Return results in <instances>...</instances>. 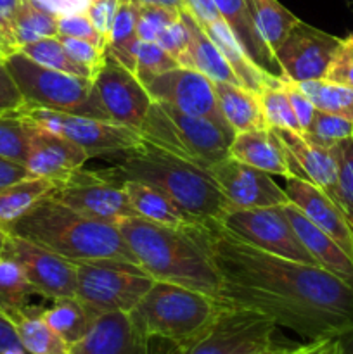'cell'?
<instances>
[{
	"mask_svg": "<svg viewBox=\"0 0 353 354\" xmlns=\"http://www.w3.org/2000/svg\"><path fill=\"white\" fill-rule=\"evenodd\" d=\"M185 230L210 258L225 306L265 315L308 341L338 337L353 325V287L327 270L262 251L217 220Z\"/></svg>",
	"mask_w": 353,
	"mask_h": 354,
	"instance_id": "obj_1",
	"label": "cell"
},
{
	"mask_svg": "<svg viewBox=\"0 0 353 354\" xmlns=\"http://www.w3.org/2000/svg\"><path fill=\"white\" fill-rule=\"evenodd\" d=\"M114 156L118 158L113 166L97 169L100 175L118 182L147 183L175 201L194 220H218L232 207L210 169L176 158L149 142L141 140Z\"/></svg>",
	"mask_w": 353,
	"mask_h": 354,
	"instance_id": "obj_2",
	"label": "cell"
},
{
	"mask_svg": "<svg viewBox=\"0 0 353 354\" xmlns=\"http://www.w3.org/2000/svg\"><path fill=\"white\" fill-rule=\"evenodd\" d=\"M7 232L73 263L90 259L137 263L116 225L83 216L48 197V194L19 220L9 225Z\"/></svg>",
	"mask_w": 353,
	"mask_h": 354,
	"instance_id": "obj_3",
	"label": "cell"
},
{
	"mask_svg": "<svg viewBox=\"0 0 353 354\" xmlns=\"http://www.w3.org/2000/svg\"><path fill=\"white\" fill-rule=\"evenodd\" d=\"M116 227L138 265L152 279L217 297V272L204 249L185 228L165 227L137 216L127 218Z\"/></svg>",
	"mask_w": 353,
	"mask_h": 354,
	"instance_id": "obj_4",
	"label": "cell"
},
{
	"mask_svg": "<svg viewBox=\"0 0 353 354\" xmlns=\"http://www.w3.org/2000/svg\"><path fill=\"white\" fill-rule=\"evenodd\" d=\"M224 308L210 294L156 280L130 311V318L147 341L158 339L180 348L206 330Z\"/></svg>",
	"mask_w": 353,
	"mask_h": 354,
	"instance_id": "obj_5",
	"label": "cell"
},
{
	"mask_svg": "<svg viewBox=\"0 0 353 354\" xmlns=\"http://www.w3.org/2000/svg\"><path fill=\"white\" fill-rule=\"evenodd\" d=\"M138 133L142 140L206 169L227 158L235 135L208 118L192 116L156 100H152Z\"/></svg>",
	"mask_w": 353,
	"mask_h": 354,
	"instance_id": "obj_6",
	"label": "cell"
},
{
	"mask_svg": "<svg viewBox=\"0 0 353 354\" xmlns=\"http://www.w3.org/2000/svg\"><path fill=\"white\" fill-rule=\"evenodd\" d=\"M3 62L28 106L111 121L92 80L45 68L21 52L6 55Z\"/></svg>",
	"mask_w": 353,
	"mask_h": 354,
	"instance_id": "obj_7",
	"label": "cell"
},
{
	"mask_svg": "<svg viewBox=\"0 0 353 354\" xmlns=\"http://www.w3.org/2000/svg\"><path fill=\"white\" fill-rule=\"evenodd\" d=\"M76 265V299L93 318L130 313L156 282L138 263L90 259Z\"/></svg>",
	"mask_w": 353,
	"mask_h": 354,
	"instance_id": "obj_8",
	"label": "cell"
},
{
	"mask_svg": "<svg viewBox=\"0 0 353 354\" xmlns=\"http://www.w3.org/2000/svg\"><path fill=\"white\" fill-rule=\"evenodd\" d=\"M277 325L265 315L225 306L213 324L173 354H249L275 346Z\"/></svg>",
	"mask_w": 353,
	"mask_h": 354,
	"instance_id": "obj_9",
	"label": "cell"
},
{
	"mask_svg": "<svg viewBox=\"0 0 353 354\" xmlns=\"http://www.w3.org/2000/svg\"><path fill=\"white\" fill-rule=\"evenodd\" d=\"M19 114L30 123L45 128L55 135H61L73 144L80 145L89 152L90 158L104 154H120L142 140L137 130L118 124L114 121L59 113V111L28 106V104L21 107Z\"/></svg>",
	"mask_w": 353,
	"mask_h": 354,
	"instance_id": "obj_10",
	"label": "cell"
},
{
	"mask_svg": "<svg viewBox=\"0 0 353 354\" xmlns=\"http://www.w3.org/2000/svg\"><path fill=\"white\" fill-rule=\"evenodd\" d=\"M48 197L92 220L118 225L137 216L123 189V182L100 175L97 169H76L54 182Z\"/></svg>",
	"mask_w": 353,
	"mask_h": 354,
	"instance_id": "obj_11",
	"label": "cell"
},
{
	"mask_svg": "<svg viewBox=\"0 0 353 354\" xmlns=\"http://www.w3.org/2000/svg\"><path fill=\"white\" fill-rule=\"evenodd\" d=\"M217 221L235 237L262 251L293 261L317 265L298 239L282 206L249 207V209L230 207Z\"/></svg>",
	"mask_w": 353,
	"mask_h": 354,
	"instance_id": "obj_12",
	"label": "cell"
},
{
	"mask_svg": "<svg viewBox=\"0 0 353 354\" xmlns=\"http://www.w3.org/2000/svg\"><path fill=\"white\" fill-rule=\"evenodd\" d=\"M2 256L14 259L23 268L35 294L45 299L76 297V265L62 256L9 234Z\"/></svg>",
	"mask_w": 353,
	"mask_h": 354,
	"instance_id": "obj_13",
	"label": "cell"
},
{
	"mask_svg": "<svg viewBox=\"0 0 353 354\" xmlns=\"http://www.w3.org/2000/svg\"><path fill=\"white\" fill-rule=\"evenodd\" d=\"M339 44V37L298 21L273 52L279 75L296 83L322 80Z\"/></svg>",
	"mask_w": 353,
	"mask_h": 354,
	"instance_id": "obj_14",
	"label": "cell"
},
{
	"mask_svg": "<svg viewBox=\"0 0 353 354\" xmlns=\"http://www.w3.org/2000/svg\"><path fill=\"white\" fill-rule=\"evenodd\" d=\"M144 86L156 102L170 104L192 116L208 118L230 130L218 107L213 82L197 69L179 66L161 75H156Z\"/></svg>",
	"mask_w": 353,
	"mask_h": 354,
	"instance_id": "obj_15",
	"label": "cell"
},
{
	"mask_svg": "<svg viewBox=\"0 0 353 354\" xmlns=\"http://www.w3.org/2000/svg\"><path fill=\"white\" fill-rule=\"evenodd\" d=\"M92 82L109 120L138 131L152 99L137 75L106 54Z\"/></svg>",
	"mask_w": 353,
	"mask_h": 354,
	"instance_id": "obj_16",
	"label": "cell"
},
{
	"mask_svg": "<svg viewBox=\"0 0 353 354\" xmlns=\"http://www.w3.org/2000/svg\"><path fill=\"white\" fill-rule=\"evenodd\" d=\"M211 176L232 207H270L289 203L286 190L272 175L237 159L224 158L210 168Z\"/></svg>",
	"mask_w": 353,
	"mask_h": 354,
	"instance_id": "obj_17",
	"label": "cell"
},
{
	"mask_svg": "<svg viewBox=\"0 0 353 354\" xmlns=\"http://www.w3.org/2000/svg\"><path fill=\"white\" fill-rule=\"evenodd\" d=\"M26 123L28 154L24 166L31 176L57 182L68 176L69 173L83 168V165L90 159L85 149L73 144L68 138L52 133L30 121Z\"/></svg>",
	"mask_w": 353,
	"mask_h": 354,
	"instance_id": "obj_18",
	"label": "cell"
},
{
	"mask_svg": "<svg viewBox=\"0 0 353 354\" xmlns=\"http://www.w3.org/2000/svg\"><path fill=\"white\" fill-rule=\"evenodd\" d=\"M286 190L289 203H293L315 227L334 239L339 248L353 259V225L345 211L311 182L298 176L286 178Z\"/></svg>",
	"mask_w": 353,
	"mask_h": 354,
	"instance_id": "obj_19",
	"label": "cell"
},
{
	"mask_svg": "<svg viewBox=\"0 0 353 354\" xmlns=\"http://www.w3.org/2000/svg\"><path fill=\"white\" fill-rule=\"evenodd\" d=\"M272 130L275 131L286 151L293 175L317 185L336 203L338 165L332 149L315 144L303 131L275 130V128Z\"/></svg>",
	"mask_w": 353,
	"mask_h": 354,
	"instance_id": "obj_20",
	"label": "cell"
},
{
	"mask_svg": "<svg viewBox=\"0 0 353 354\" xmlns=\"http://www.w3.org/2000/svg\"><path fill=\"white\" fill-rule=\"evenodd\" d=\"M69 354H152L151 341L132 324L130 313H106L93 318L82 341Z\"/></svg>",
	"mask_w": 353,
	"mask_h": 354,
	"instance_id": "obj_21",
	"label": "cell"
},
{
	"mask_svg": "<svg viewBox=\"0 0 353 354\" xmlns=\"http://www.w3.org/2000/svg\"><path fill=\"white\" fill-rule=\"evenodd\" d=\"M282 209L289 223L293 225L298 239L310 252L317 266L327 270L329 273L353 287V259L339 248L338 242L320 228L315 227L293 203L282 204Z\"/></svg>",
	"mask_w": 353,
	"mask_h": 354,
	"instance_id": "obj_22",
	"label": "cell"
},
{
	"mask_svg": "<svg viewBox=\"0 0 353 354\" xmlns=\"http://www.w3.org/2000/svg\"><path fill=\"white\" fill-rule=\"evenodd\" d=\"M228 156L270 175L286 178L294 176L286 151L272 128L235 133L228 147Z\"/></svg>",
	"mask_w": 353,
	"mask_h": 354,
	"instance_id": "obj_23",
	"label": "cell"
},
{
	"mask_svg": "<svg viewBox=\"0 0 353 354\" xmlns=\"http://www.w3.org/2000/svg\"><path fill=\"white\" fill-rule=\"evenodd\" d=\"M215 6L220 12L221 19L230 28L234 37L244 48L246 55L263 71L277 75V73H273L275 68L279 69L275 55L260 35V30L255 24L251 12H249L246 0H215Z\"/></svg>",
	"mask_w": 353,
	"mask_h": 354,
	"instance_id": "obj_24",
	"label": "cell"
},
{
	"mask_svg": "<svg viewBox=\"0 0 353 354\" xmlns=\"http://www.w3.org/2000/svg\"><path fill=\"white\" fill-rule=\"evenodd\" d=\"M180 17H182L183 24L187 28V33H189V48H187L185 68L197 69L199 73L206 75L211 82L242 85L241 80L234 73V69L227 62V59L220 52V48L208 37L206 31L194 19L192 14L182 9L180 10Z\"/></svg>",
	"mask_w": 353,
	"mask_h": 354,
	"instance_id": "obj_25",
	"label": "cell"
},
{
	"mask_svg": "<svg viewBox=\"0 0 353 354\" xmlns=\"http://www.w3.org/2000/svg\"><path fill=\"white\" fill-rule=\"evenodd\" d=\"M123 189L137 218L172 228H187L197 221L166 194L147 183L125 180Z\"/></svg>",
	"mask_w": 353,
	"mask_h": 354,
	"instance_id": "obj_26",
	"label": "cell"
},
{
	"mask_svg": "<svg viewBox=\"0 0 353 354\" xmlns=\"http://www.w3.org/2000/svg\"><path fill=\"white\" fill-rule=\"evenodd\" d=\"M213 85L221 116L234 133L269 128L255 90L224 82H213Z\"/></svg>",
	"mask_w": 353,
	"mask_h": 354,
	"instance_id": "obj_27",
	"label": "cell"
},
{
	"mask_svg": "<svg viewBox=\"0 0 353 354\" xmlns=\"http://www.w3.org/2000/svg\"><path fill=\"white\" fill-rule=\"evenodd\" d=\"M16 327L23 348L30 354H69L71 346L44 320L42 308L24 306L7 315Z\"/></svg>",
	"mask_w": 353,
	"mask_h": 354,
	"instance_id": "obj_28",
	"label": "cell"
},
{
	"mask_svg": "<svg viewBox=\"0 0 353 354\" xmlns=\"http://www.w3.org/2000/svg\"><path fill=\"white\" fill-rule=\"evenodd\" d=\"M137 44V6L130 0H120L113 26L107 35L106 54L135 73Z\"/></svg>",
	"mask_w": 353,
	"mask_h": 354,
	"instance_id": "obj_29",
	"label": "cell"
},
{
	"mask_svg": "<svg viewBox=\"0 0 353 354\" xmlns=\"http://www.w3.org/2000/svg\"><path fill=\"white\" fill-rule=\"evenodd\" d=\"M54 182L38 176H28L0 190V227L9 225L26 214L38 201L51 192Z\"/></svg>",
	"mask_w": 353,
	"mask_h": 354,
	"instance_id": "obj_30",
	"label": "cell"
},
{
	"mask_svg": "<svg viewBox=\"0 0 353 354\" xmlns=\"http://www.w3.org/2000/svg\"><path fill=\"white\" fill-rule=\"evenodd\" d=\"M42 317L69 346L82 341L93 322L92 315L76 297L52 301L51 308H42Z\"/></svg>",
	"mask_w": 353,
	"mask_h": 354,
	"instance_id": "obj_31",
	"label": "cell"
},
{
	"mask_svg": "<svg viewBox=\"0 0 353 354\" xmlns=\"http://www.w3.org/2000/svg\"><path fill=\"white\" fill-rule=\"evenodd\" d=\"M246 3L255 24L258 26L260 35L266 41L270 50L275 52V48L286 40L289 31L300 19L279 0H246Z\"/></svg>",
	"mask_w": 353,
	"mask_h": 354,
	"instance_id": "obj_32",
	"label": "cell"
},
{
	"mask_svg": "<svg viewBox=\"0 0 353 354\" xmlns=\"http://www.w3.org/2000/svg\"><path fill=\"white\" fill-rule=\"evenodd\" d=\"M301 92L311 100L317 109L336 114L353 123V88L345 85H336L325 80L298 83Z\"/></svg>",
	"mask_w": 353,
	"mask_h": 354,
	"instance_id": "obj_33",
	"label": "cell"
},
{
	"mask_svg": "<svg viewBox=\"0 0 353 354\" xmlns=\"http://www.w3.org/2000/svg\"><path fill=\"white\" fill-rule=\"evenodd\" d=\"M17 52H21V54H24L26 57H30L31 61L45 66V68L68 73V75L82 76V78H93V73L90 71L89 68L78 64L75 59L69 57V54L66 52L64 45L61 44L59 37L44 38V40L23 45Z\"/></svg>",
	"mask_w": 353,
	"mask_h": 354,
	"instance_id": "obj_34",
	"label": "cell"
},
{
	"mask_svg": "<svg viewBox=\"0 0 353 354\" xmlns=\"http://www.w3.org/2000/svg\"><path fill=\"white\" fill-rule=\"evenodd\" d=\"M33 294L23 268L14 259L0 254V311L10 315L23 310Z\"/></svg>",
	"mask_w": 353,
	"mask_h": 354,
	"instance_id": "obj_35",
	"label": "cell"
},
{
	"mask_svg": "<svg viewBox=\"0 0 353 354\" xmlns=\"http://www.w3.org/2000/svg\"><path fill=\"white\" fill-rule=\"evenodd\" d=\"M52 37H59L57 17L44 12V10L37 9V7L23 0V6H21L19 12H17L12 26V38L14 45H16V52L23 45Z\"/></svg>",
	"mask_w": 353,
	"mask_h": 354,
	"instance_id": "obj_36",
	"label": "cell"
},
{
	"mask_svg": "<svg viewBox=\"0 0 353 354\" xmlns=\"http://www.w3.org/2000/svg\"><path fill=\"white\" fill-rule=\"evenodd\" d=\"M256 93H258L263 118H265L269 128L301 131L296 114H294L293 106H291L289 97H287L286 90H284L282 76H279L275 83L262 86L260 92Z\"/></svg>",
	"mask_w": 353,
	"mask_h": 354,
	"instance_id": "obj_37",
	"label": "cell"
},
{
	"mask_svg": "<svg viewBox=\"0 0 353 354\" xmlns=\"http://www.w3.org/2000/svg\"><path fill=\"white\" fill-rule=\"evenodd\" d=\"M303 133L310 140H314L315 144L331 149L338 142L353 137V123L345 120V118L325 113V111H320L315 107V113L311 116L310 124L305 128Z\"/></svg>",
	"mask_w": 353,
	"mask_h": 354,
	"instance_id": "obj_38",
	"label": "cell"
},
{
	"mask_svg": "<svg viewBox=\"0 0 353 354\" xmlns=\"http://www.w3.org/2000/svg\"><path fill=\"white\" fill-rule=\"evenodd\" d=\"M331 149L338 165L336 203L353 225V137L338 142Z\"/></svg>",
	"mask_w": 353,
	"mask_h": 354,
	"instance_id": "obj_39",
	"label": "cell"
},
{
	"mask_svg": "<svg viewBox=\"0 0 353 354\" xmlns=\"http://www.w3.org/2000/svg\"><path fill=\"white\" fill-rule=\"evenodd\" d=\"M28 154V123L19 113L0 116V158L24 165Z\"/></svg>",
	"mask_w": 353,
	"mask_h": 354,
	"instance_id": "obj_40",
	"label": "cell"
},
{
	"mask_svg": "<svg viewBox=\"0 0 353 354\" xmlns=\"http://www.w3.org/2000/svg\"><path fill=\"white\" fill-rule=\"evenodd\" d=\"M179 66L176 59H173L156 41L138 40L137 50H135V75L141 80L142 85H145L156 75H161Z\"/></svg>",
	"mask_w": 353,
	"mask_h": 354,
	"instance_id": "obj_41",
	"label": "cell"
},
{
	"mask_svg": "<svg viewBox=\"0 0 353 354\" xmlns=\"http://www.w3.org/2000/svg\"><path fill=\"white\" fill-rule=\"evenodd\" d=\"M180 19V10L163 6H137V38L156 41L165 28Z\"/></svg>",
	"mask_w": 353,
	"mask_h": 354,
	"instance_id": "obj_42",
	"label": "cell"
},
{
	"mask_svg": "<svg viewBox=\"0 0 353 354\" xmlns=\"http://www.w3.org/2000/svg\"><path fill=\"white\" fill-rule=\"evenodd\" d=\"M59 37L78 38V40H87L90 44H96L99 47L106 48L107 40L96 30L92 21L89 19L87 12L71 14V16L59 17L57 19Z\"/></svg>",
	"mask_w": 353,
	"mask_h": 354,
	"instance_id": "obj_43",
	"label": "cell"
},
{
	"mask_svg": "<svg viewBox=\"0 0 353 354\" xmlns=\"http://www.w3.org/2000/svg\"><path fill=\"white\" fill-rule=\"evenodd\" d=\"M322 80L353 88V45L346 38H341Z\"/></svg>",
	"mask_w": 353,
	"mask_h": 354,
	"instance_id": "obj_44",
	"label": "cell"
},
{
	"mask_svg": "<svg viewBox=\"0 0 353 354\" xmlns=\"http://www.w3.org/2000/svg\"><path fill=\"white\" fill-rule=\"evenodd\" d=\"M59 40L64 45L69 57L75 59L78 64L89 68L93 73V76H96V73L99 71V68L106 61V48L99 47V45L69 37H59Z\"/></svg>",
	"mask_w": 353,
	"mask_h": 354,
	"instance_id": "obj_45",
	"label": "cell"
},
{
	"mask_svg": "<svg viewBox=\"0 0 353 354\" xmlns=\"http://www.w3.org/2000/svg\"><path fill=\"white\" fill-rule=\"evenodd\" d=\"M156 44L161 48H165L173 59H176L182 68H185L187 64V48H189V33H187V28L183 24L182 17L175 23L170 24L168 28L163 30V33L159 35Z\"/></svg>",
	"mask_w": 353,
	"mask_h": 354,
	"instance_id": "obj_46",
	"label": "cell"
},
{
	"mask_svg": "<svg viewBox=\"0 0 353 354\" xmlns=\"http://www.w3.org/2000/svg\"><path fill=\"white\" fill-rule=\"evenodd\" d=\"M24 106V97L7 69L3 59H0V116L19 113Z\"/></svg>",
	"mask_w": 353,
	"mask_h": 354,
	"instance_id": "obj_47",
	"label": "cell"
},
{
	"mask_svg": "<svg viewBox=\"0 0 353 354\" xmlns=\"http://www.w3.org/2000/svg\"><path fill=\"white\" fill-rule=\"evenodd\" d=\"M120 0H92L87 9V16L92 21L96 30L107 40L111 26H113L114 16H116Z\"/></svg>",
	"mask_w": 353,
	"mask_h": 354,
	"instance_id": "obj_48",
	"label": "cell"
},
{
	"mask_svg": "<svg viewBox=\"0 0 353 354\" xmlns=\"http://www.w3.org/2000/svg\"><path fill=\"white\" fill-rule=\"evenodd\" d=\"M282 85H284V90H286L287 97H289L291 106H293L294 114H296V120H298V123H300L301 131H303L305 128L310 124L311 116H314V113H315V106L311 104V100L308 99L303 92H301V88L298 86L296 82H293V80H287L282 76Z\"/></svg>",
	"mask_w": 353,
	"mask_h": 354,
	"instance_id": "obj_49",
	"label": "cell"
},
{
	"mask_svg": "<svg viewBox=\"0 0 353 354\" xmlns=\"http://www.w3.org/2000/svg\"><path fill=\"white\" fill-rule=\"evenodd\" d=\"M37 9L51 14L54 17L71 16V14L87 12L92 0H24Z\"/></svg>",
	"mask_w": 353,
	"mask_h": 354,
	"instance_id": "obj_50",
	"label": "cell"
},
{
	"mask_svg": "<svg viewBox=\"0 0 353 354\" xmlns=\"http://www.w3.org/2000/svg\"><path fill=\"white\" fill-rule=\"evenodd\" d=\"M0 354H30L23 348L12 320L0 311Z\"/></svg>",
	"mask_w": 353,
	"mask_h": 354,
	"instance_id": "obj_51",
	"label": "cell"
},
{
	"mask_svg": "<svg viewBox=\"0 0 353 354\" xmlns=\"http://www.w3.org/2000/svg\"><path fill=\"white\" fill-rule=\"evenodd\" d=\"M21 6H23V0H0V31L6 37L10 54L16 52V45H14L12 38V26Z\"/></svg>",
	"mask_w": 353,
	"mask_h": 354,
	"instance_id": "obj_52",
	"label": "cell"
},
{
	"mask_svg": "<svg viewBox=\"0 0 353 354\" xmlns=\"http://www.w3.org/2000/svg\"><path fill=\"white\" fill-rule=\"evenodd\" d=\"M183 9L192 14V17L201 26L221 19L215 0H183Z\"/></svg>",
	"mask_w": 353,
	"mask_h": 354,
	"instance_id": "obj_53",
	"label": "cell"
},
{
	"mask_svg": "<svg viewBox=\"0 0 353 354\" xmlns=\"http://www.w3.org/2000/svg\"><path fill=\"white\" fill-rule=\"evenodd\" d=\"M28 176L31 175L26 169V166L21 165V162L9 161L6 158H0V190L28 178Z\"/></svg>",
	"mask_w": 353,
	"mask_h": 354,
	"instance_id": "obj_54",
	"label": "cell"
},
{
	"mask_svg": "<svg viewBox=\"0 0 353 354\" xmlns=\"http://www.w3.org/2000/svg\"><path fill=\"white\" fill-rule=\"evenodd\" d=\"M287 354H339L338 337H325L310 341L307 344L294 346Z\"/></svg>",
	"mask_w": 353,
	"mask_h": 354,
	"instance_id": "obj_55",
	"label": "cell"
},
{
	"mask_svg": "<svg viewBox=\"0 0 353 354\" xmlns=\"http://www.w3.org/2000/svg\"><path fill=\"white\" fill-rule=\"evenodd\" d=\"M130 2H134L135 6H163L176 10L183 9V0H130Z\"/></svg>",
	"mask_w": 353,
	"mask_h": 354,
	"instance_id": "obj_56",
	"label": "cell"
},
{
	"mask_svg": "<svg viewBox=\"0 0 353 354\" xmlns=\"http://www.w3.org/2000/svg\"><path fill=\"white\" fill-rule=\"evenodd\" d=\"M339 354H353V325L338 335Z\"/></svg>",
	"mask_w": 353,
	"mask_h": 354,
	"instance_id": "obj_57",
	"label": "cell"
},
{
	"mask_svg": "<svg viewBox=\"0 0 353 354\" xmlns=\"http://www.w3.org/2000/svg\"><path fill=\"white\" fill-rule=\"evenodd\" d=\"M289 346H272V348L265 349V351H258V353H249V354H287L289 351Z\"/></svg>",
	"mask_w": 353,
	"mask_h": 354,
	"instance_id": "obj_58",
	"label": "cell"
},
{
	"mask_svg": "<svg viewBox=\"0 0 353 354\" xmlns=\"http://www.w3.org/2000/svg\"><path fill=\"white\" fill-rule=\"evenodd\" d=\"M7 239H9V232H7L3 227H0V254H2L3 248H6Z\"/></svg>",
	"mask_w": 353,
	"mask_h": 354,
	"instance_id": "obj_59",
	"label": "cell"
},
{
	"mask_svg": "<svg viewBox=\"0 0 353 354\" xmlns=\"http://www.w3.org/2000/svg\"><path fill=\"white\" fill-rule=\"evenodd\" d=\"M0 50H2L3 54H6V55H9V54H10V50H9V45H7V41H6V37H3V33H2V31H0Z\"/></svg>",
	"mask_w": 353,
	"mask_h": 354,
	"instance_id": "obj_60",
	"label": "cell"
},
{
	"mask_svg": "<svg viewBox=\"0 0 353 354\" xmlns=\"http://www.w3.org/2000/svg\"><path fill=\"white\" fill-rule=\"evenodd\" d=\"M346 40H348V41H350V44H352V45H353V33H352V35H348V37H346Z\"/></svg>",
	"mask_w": 353,
	"mask_h": 354,
	"instance_id": "obj_61",
	"label": "cell"
},
{
	"mask_svg": "<svg viewBox=\"0 0 353 354\" xmlns=\"http://www.w3.org/2000/svg\"><path fill=\"white\" fill-rule=\"evenodd\" d=\"M3 57H6V54H3V52L0 50V59H3Z\"/></svg>",
	"mask_w": 353,
	"mask_h": 354,
	"instance_id": "obj_62",
	"label": "cell"
}]
</instances>
